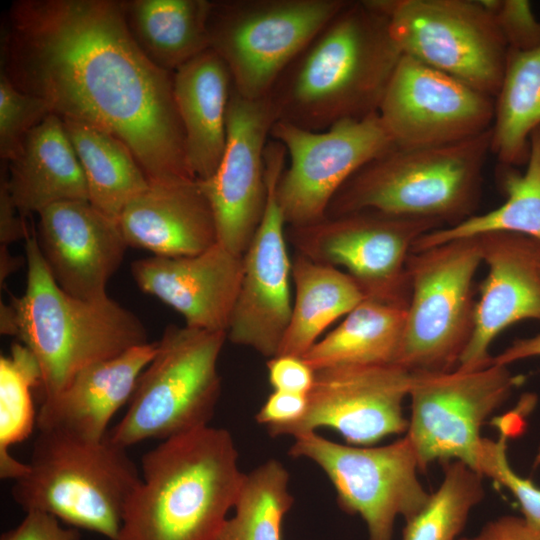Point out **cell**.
<instances>
[{"mask_svg":"<svg viewBox=\"0 0 540 540\" xmlns=\"http://www.w3.org/2000/svg\"><path fill=\"white\" fill-rule=\"evenodd\" d=\"M1 72L51 113L104 129L132 151L150 183L196 179L173 73L131 36L118 0H17L5 18Z\"/></svg>","mask_w":540,"mask_h":540,"instance_id":"1","label":"cell"},{"mask_svg":"<svg viewBox=\"0 0 540 540\" xmlns=\"http://www.w3.org/2000/svg\"><path fill=\"white\" fill-rule=\"evenodd\" d=\"M403 53L371 0H349L268 94L277 120L323 131L379 111Z\"/></svg>","mask_w":540,"mask_h":540,"instance_id":"2","label":"cell"},{"mask_svg":"<svg viewBox=\"0 0 540 540\" xmlns=\"http://www.w3.org/2000/svg\"><path fill=\"white\" fill-rule=\"evenodd\" d=\"M245 475L224 428L208 425L162 440L141 459L116 540H215Z\"/></svg>","mask_w":540,"mask_h":540,"instance_id":"3","label":"cell"},{"mask_svg":"<svg viewBox=\"0 0 540 540\" xmlns=\"http://www.w3.org/2000/svg\"><path fill=\"white\" fill-rule=\"evenodd\" d=\"M26 288L11 296L17 336L41 371L43 400L59 393L84 368L148 343L130 310L107 297L83 300L62 290L41 254L35 233L25 239Z\"/></svg>","mask_w":540,"mask_h":540,"instance_id":"4","label":"cell"},{"mask_svg":"<svg viewBox=\"0 0 540 540\" xmlns=\"http://www.w3.org/2000/svg\"><path fill=\"white\" fill-rule=\"evenodd\" d=\"M491 138L492 128L447 145L395 146L344 183L326 217L373 210L453 226L475 214Z\"/></svg>","mask_w":540,"mask_h":540,"instance_id":"5","label":"cell"},{"mask_svg":"<svg viewBox=\"0 0 540 540\" xmlns=\"http://www.w3.org/2000/svg\"><path fill=\"white\" fill-rule=\"evenodd\" d=\"M28 466L11 489L25 512H47L71 527L117 539L125 504L141 479L126 448L107 438L38 430Z\"/></svg>","mask_w":540,"mask_h":540,"instance_id":"6","label":"cell"},{"mask_svg":"<svg viewBox=\"0 0 540 540\" xmlns=\"http://www.w3.org/2000/svg\"><path fill=\"white\" fill-rule=\"evenodd\" d=\"M226 339V332L168 325L106 438L127 449L208 426L221 394L217 364Z\"/></svg>","mask_w":540,"mask_h":540,"instance_id":"7","label":"cell"},{"mask_svg":"<svg viewBox=\"0 0 540 540\" xmlns=\"http://www.w3.org/2000/svg\"><path fill=\"white\" fill-rule=\"evenodd\" d=\"M482 262L479 237L410 253V297L395 365L411 373L458 367L473 332V280Z\"/></svg>","mask_w":540,"mask_h":540,"instance_id":"8","label":"cell"},{"mask_svg":"<svg viewBox=\"0 0 540 540\" xmlns=\"http://www.w3.org/2000/svg\"><path fill=\"white\" fill-rule=\"evenodd\" d=\"M349 0H211L210 49L226 63L237 92L268 96L287 66Z\"/></svg>","mask_w":540,"mask_h":540,"instance_id":"9","label":"cell"},{"mask_svg":"<svg viewBox=\"0 0 540 540\" xmlns=\"http://www.w3.org/2000/svg\"><path fill=\"white\" fill-rule=\"evenodd\" d=\"M403 55L495 98L509 48L481 0H371Z\"/></svg>","mask_w":540,"mask_h":540,"instance_id":"10","label":"cell"},{"mask_svg":"<svg viewBox=\"0 0 540 540\" xmlns=\"http://www.w3.org/2000/svg\"><path fill=\"white\" fill-rule=\"evenodd\" d=\"M293 438L289 455L322 469L336 490L340 508L365 522L369 540H392L396 518L408 521L429 500L406 435L379 447L344 445L317 432Z\"/></svg>","mask_w":540,"mask_h":540,"instance_id":"11","label":"cell"},{"mask_svg":"<svg viewBox=\"0 0 540 540\" xmlns=\"http://www.w3.org/2000/svg\"><path fill=\"white\" fill-rule=\"evenodd\" d=\"M523 380L508 366L494 363L473 371L412 373L405 435L420 471L435 461L456 460L479 473L481 427Z\"/></svg>","mask_w":540,"mask_h":540,"instance_id":"12","label":"cell"},{"mask_svg":"<svg viewBox=\"0 0 540 540\" xmlns=\"http://www.w3.org/2000/svg\"><path fill=\"white\" fill-rule=\"evenodd\" d=\"M436 220L352 212L304 226H287V241L313 261L344 267L367 298L407 304V260L416 240L443 228Z\"/></svg>","mask_w":540,"mask_h":540,"instance_id":"13","label":"cell"},{"mask_svg":"<svg viewBox=\"0 0 540 540\" xmlns=\"http://www.w3.org/2000/svg\"><path fill=\"white\" fill-rule=\"evenodd\" d=\"M270 138L280 142L287 153L276 186L287 226L325 219L331 200L344 183L369 161L396 146L378 113L343 120L323 131L277 120Z\"/></svg>","mask_w":540,"mask_h":540,"instance_id":"14","label":"cell"},{"mask_svg":"<svg viewBox=\"0 0 540 540\" xmlns=\"http://www.w3.org/2000/svg\"><path fill=\"white\" fill-rule=\"evenodd\" d=\"M267 202L260 225L243 255L239 294L227 330L233 344L269 358L277 355L292 313V260L287 224L276 198V186L287 163L284 146L269 139L265 147Z\"/></svg>","mask_w":540,"mask_h":540,"instance_id":"15","label":"cell"},{"mask_svg":"<svg viewBox=\"0 0 540 540\" xmlns=\"http://www.w3.org/2000/svg\"><path fill=\"white\" fill-rule=\"evenodd\" d=\"M378 114L397 147L441 146L491 129L495 98L403 55Z\"/></svg>","mask_w":540,"mask_h":540,"instance_id":"16","label":"cell"},{"mask_svg":"<svg viewBox=\"0 0 540 540\" xmlns=\"http://www.w3.org/2000/svg\"><path fill=\"white\" fill-rule=\"evenodd\" d=\"M412 373L395 365H342L315 371L303 417L270 436H292L329 428L348 444L372 446L406 433L403 402Z\"/></svg>","mask_w":540,"mask_h":540,"instance_id":"17","label":"cell"},{"mask_svg":"<svg viewBox=\"0 0 540 540\" xmlns=\"http://www.w3.org/2000/svg\"><path fill=\"white\" fill-rule=\"evenodd\" d=\"M276 121L268 96L248 99L232 85L222 159L209 179L199 180L213 210L218 243L236 255H244L264 215V154Z\"/></svg>","mask_w":540,"mask_h":540,"instance_id":"18","label":"cell"},{"mask_svg":"<svg viewBox=\"0 0 540 540\" xmlns=\"http://www.w3.org/2000/svg\"><path fill=\"white\" fill-rule=\"evenodd\" d=\"M38 216V245L59 287L83 300L107 298L128 248L118 221L83 200L52 204Z\"/></svg>","mask_w":540,"mask_h":540,"instance_id":"19","label":"cell"},{"mask_svg":"<svg viewBox=\"0 0 540 540\" xmlns=\"http://www.w3.org/2000/svg\"><path fill=\"white\" fill-rule=\"evenodd\" d=\"M477 237L488 273L476 302L471 338L456 368L464 371L491 365L490 346L509 326L540 321V242L505 232Z\"/></svg>","mask_w":540,"mask_h":540,"instance_id":"20","label":"cell"},{"mask_svg":"<svg viewBox=\"0 0 540 540\" xmlns=\"http://www.w3.org/2000/svg\"><path fill=\"white\" fill-rule=\"evenodd\" d=\"M130 271L139 289L180 313L186 326L227 333L242 281L243 256L217 242L195 255L138 259Z\"/></svg>","mask_w":540,"mask_h":540,"instance_id":"21","label":"cell"},{"mask_svg":"<svg viewBox=\"0 0 540 540\" xmlns=\"http://www.w3.org/2000/svg\"><path fill=\"white\" fill-rule=\"evenodd\" d=\"M117 221L128 247L155 256L195 255L218 242L213 210L197 179L150 183Z\"/></svg>","mask_w":540,"mask_h":540,"instance_id":"22","label":"cell"},{"mask_svg":"<svg viewBox=\"0 0 540 540\" xmlns=\"http://www.w3.org/2000/svg\"><path fill=\"white\" fill-rule=\"evenodd\" d=\"M156 349L157 341L148 342L84 368L59 393L42 400L36 428L104 440L109 422L130 401Z\"/></svg>","mask_w":540,"mask_h":540,"instance_id":"23","label":"cell"},{"mask_svg":"<svg viewBox=\"0 0 540 540\" xmlns=\"http://www.w3.org/2000/svg\"><path fill=\"white\" fill-rule=\"evenodd\" d=\"M232 85L226 63L210 48L173 72V93L188 164L197 180L209 179L222 159Z\"/></svg>","mask_w":540,"mask_h":540,"instance_id":"24","label":"cell"},{"mask_svg":"<svg viewBox=\"0 0 540 540\" xmlns=\"http://www.w3.org/2000/svg\"><path fill=\"white\" fill-rule=\"evenodd\" d=\"M5 163L11 197L24 217L61 201H89L82 167L56 114L34 127Z\"/></svg>","mask_w":540,"mask_h":540,"instance_id":"25","label":"cell"},{"mask_svg":"<svg viewBox=\"0 0 540 540\" xmlns=\"http://www.w3.org/2000/svg\"><path fill=\"white\" fill-rule=\"evenodd\" d=\"M128 30L156 66L173 73L210 48L211 0L121 1Z\"/></svg>","mask_w":540,"mask_h":540,"instance_id":"26","label":"cell"},{"mask_svg":"<svg viewBox=\"0 0 540 540\" xmlns=\"http://www.w3.org/2000/svg\"><path fill=\"white\" fill-rule=\"evenodd\" d=\"M292 282L291 318L277 355L303 357L331 323L366 296L348 273L299 253L292 259Z\"/></svg>","mask_w":540,"mask_h":540,"instance_id":"27","label":"cell"},{"mask_svg":"<svg viewBox=\"0 0 540 540\" xmlns=\"http://www.w3.org/2000/svg\"><path fill=\"white\" fill-rule=\"evenodd\" d=\"M407 306L366 297L302 358L315 371L342 365L395 364Z\"/></svg>","mask_w":540,"mask_h":540,"instance_id":"28","label":"cell"},{"mask_svg":"<svg viewBox=\"0 0 540 540\" xmlns=\"http://www.w3.org/2000/svg\"><path fill=\"white\" fill-rule=\"evenodd\" d=\"M62 121L82 167L89 202L117 220L124 207L149 187L145 172L117 136L83 122Z\"/></svg>","mask_w":540,"mask_h":540,"instance_id":"29","label":"cell"},{"mask_svg":"<svg viewBox=\"0 0 540 540\" xmlns=\"http://www.w3.org/2000/svg\"><path fill=\"white\" fill-rule=\"evenodd\" d=\"M526 165L523 173L501 165L500 180L506 196L503 204L484 214H474L453 226L423 234L411 252L497 232L521 234L540 242V127L530 137Z\"/></svg>","mask_w":540,"mask_h":540,"instance_id":"30","label":"cell"},{"mask_svg":"<svg viewBox=\"0 0 540 540\" xmlns=\"http://www.w3.org/2000/svg\"><path fill=\"white\" fill-rule=\"evenodd\" d=\"M540 127V46L509 50L495 97L491 153L502 166L526 164L530 137Z\"/></svg>","mask_w":540,"mask_h":540,"instance_id":"31","label":"cell"},{"mask_svg":"<svg viewBox=\"0 0 540 540\" xmlns=\"http://www.w3.org/2000/svg\"><path fill=\"white\" fill-rule=\"evenodd\" d=\"M293 504L287 469L269 459L246 473L234 515L215 540H281L282 522Z\"/></svg>","mask_w":540,"mask_h":540,"instance_id":"32","label":"cell"},{"mask_svg":"<svg viewBox=\"0 0 540 540\" xmlns=\"http://www.w3.org/2000/svg\"><path fill=\"white\" fill-rule=\"evenodd\" d=\"M443 464L444 477L439 488L406 521L402 540H456L471 510L483 499L481 474L460 461Z\"/></svg>","mask_w":540,"mask_h":540,"instance_id":"33","label":"cell"},{"mask_svg":"<svg viewBox=\"0 0 540 540\" xmlns=\"http://www.w3.org/2000/svg\"><path fill=\"white\" fill-rule=\"evenodd\" d=\"M41 386V371L33 353L15 343L9 356L0 358V456L25 440L36 427L31 390Z\"/></svg>","mask_w":540,"mask_h":540,"instance_id":"34","label":"cell"},{"mask_svg":"<svg viewBox=\"0 0 540 540\" xmlns=\"http://www.w3.org/2000/svg\"><path fill=\"white\" fill-rule=\"evenodd\" d=\"M51 114L46 103L14 86L0 71V157L8 162L28 133Z\"/></svg>","mask_w":540,"mask_h":540,"instance_id":"35","label":"cell"},{"mask_svg":"<svg viewBox=\"0 0 540 540\" xmlns=\"http://www.w3.org/2000/svg\"><path fill=\"white\" fill-rule=\"evenodd\" d=\"M506 440V431H502L497 441L484 438L479 473L507 488L519 502L527 524L540 533V487L512 469L507 459Z\"/></svg>","mask_w":540,"mask_h":540,"instance_id":"36","label":"cell"},{"mask_svg":"<svg viewBox=\"0 0 540 540\" xmlns=\"http://www.w3.org/2000/svg\"><path fill=\"white\" fill-rule=\"evenodd\" d=\"M492 14L509 50L529 51L540 46V20L528 0H481Z\"/></svg>","mask_w":540,"mask_h":540,"instance_id":"37","label":"cell"},{"mask_svg":"<svg viewBox=\"0 0 540 540\" xmlns=\"http://www.w3.org/2000/svg\"><path fill=\"white\" fill-rule=\"evenodd\" d=\"M266 367L273 390L307 395L313 386L315 370L302 357L276 355L268 359Z\"/></svg>","mask_w":540,"mask_h":540,"instance_id":"38","label":"cell"},{"mask_svg":"<svg viewBox=\"0 0 540 540\" xmlns=\"http://www.w3.org/2000/svg\"><path fill=\"white\" fill-rule=\"evenodd\" d=\"M307 404L306 394L273 390L256 413L255 420L264 425L271 435L300 420L306 412Z\"/></svg>","mask_w":540,"mask_h":540,"instance_id":"39","label":"cell"},{"mask_svg":"<svg viewBox=\"0 0 540 540\" xmlns=\"http://www.w3.org/2000/svg\"><path fill=\"white\" fill-rule=\"evenodd\" d=\"M81 533L74 527H63L52 514L39 510L26 512L18 526L1 535L0 540H80Z\"/></svg>","mask_w":540,"mask_h":540,"instance_id":"40","label":"cell"},{"mask_svg":"<svg viewBox=\"0 0 540 540\" xmlns=\"http://www.w3.org/2000/svg\"><path fill=\"white\" fill-rule=\"evenodd\" d=\"M25 217L16 207L7 182V165H1L0 177V242L8 246L19 239H26L30 234Z\"/></svg>","mask_w":540,"mask_h":540,"instance_id":"41","label":"cell"},{"mask_svg":"<svg viewBox=\"0 0 540 540\" xmlns=\"http://www.w3.org/2000/svg\"><path fill=\"white\" fill-rule=\"evenodd\" d=\"M458 540H540V533L523 517L503 516L488 522L477 535Z\"/></svg>","mask_w":540,"mask_h":540,"instance_id":"42","label":"cell"},{"mask_svg":"<svg viewBox=\"0 0 540 540\" xmlns=\"http://www.w3.org/2000/svg\"><path fill=\"white\" fill-rule=\"evenodd\" d=\"M540 356V333L535 336L515 340L497 356L492 363L508 366L519 360Z\"/></svg>","mask_w":540,"mask_h":540,"instance_id":"43","label":"cell"},{"mask_svg":"<svg viewBox=\"0 0 540 540\" xmlns=\"http://www.w3.org/2000/svg\"><path fill=\"white\" fill-rule=\"evenodd\" d=\"M1 270H0V279L1 284L11 273H13L19 265L22 264L23 259L15 257L10 254L6 245H1Z\"/></svg>","mask_w":540,"mask_h":540,"instance_id":"44","label":"cell"},{"mask_svg":"<svg viewBox=\"0 0 540 540\" xmlns=\"http://www.w3.org/2000/svg\"><path fill=\"white\" fill-rule=\"evenodd\" d=\"M1 333L17 335L15 313L12 306L1 303Z\"/></svg>","mask_w":540,"mask_h":540,"instance_id":"45","label":"cell"}]
</instances>
